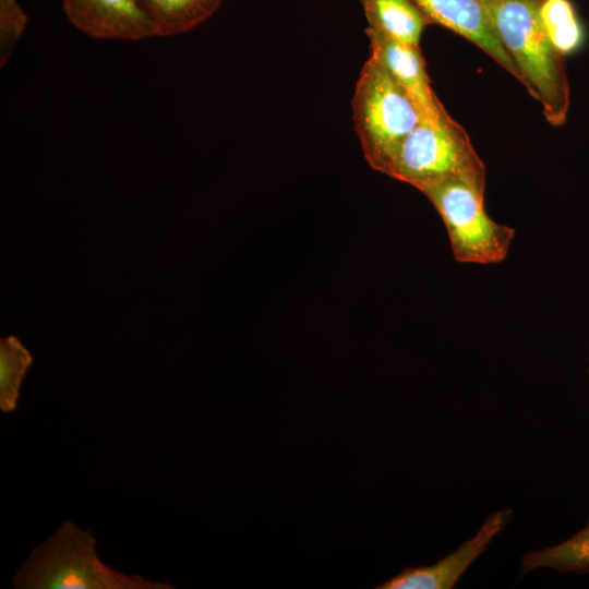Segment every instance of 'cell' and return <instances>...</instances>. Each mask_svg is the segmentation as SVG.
Masks as SVG:
<instances>
[{"label":"cell","mask_w":589,"mask_h":589,"mask_svg":"<svg viewBox=\"0 0 589 589\" xmlns=\"http://www.w3.org/2000/svg\"><path fill=\"white\" fill-rule=\"evenodd\" d=\"M482 1L522 85L541 104L550 124H564L570 103L569 84L564 56L551 44L539 16L542 0Z\"/></svg>","instance_id":"6da1fadb"},{"label":"cell","mask_w":589,"mask_h":589,"mask_svg":"<svg viewBox=\"0 0 589 589\" xmlns=\"http://www.w3.org/2000/svg\"><path fill=\"white\" fill-rule=\"evenodd\" d=\"M89 529L65 520L36 545L13 577L20 589H171L168 582L125 575L104 564Z\"/></svg>","instance_id":"7a4b0ae2"},{"label":"cell","mask_w":589,"mask_h":589,"mask_svg":"<svg viewBox=\"0 0 589 589\" xmlns=\"http://www.w3.org/2000/svg\"><path fill=\"white\" fill-rule=\"evenodd\" d=\"M356 132L369 164L388 173L422 113L407 89L375 59L363 64L352 101Z\"/></svg>","instance_id":"3957f363"},{"label":"cell","mask_w":589,"mask_h":589,"mask_svg":"<svg viewBox=\"0 0 589 589\" xmlns=\"http://www.w3.org/2000/svg\"><path fill=\"white\" fill-rule=\"evenodd\" d=\"M387 175L421 192L453 179L486 180L485 167L468 134L447 111L438 119L420 118Z\"/></svg>","instance_id":"277c9868"},{"label":"cell","mask_w":589,"mask_h":589,"mask_svg":"<svg viewBox=\"0 0 589 589\" xmlns=\"http://www.w3.org/2000/svg\"><path fill=\"white\" fill-rule=\"evenodd\" d=\"M485 181L453 179L422 191L442 218L459 263L498 264L507 257L515 237L514 228L485 212Z\"/></svg>","instance_id":"5b68a950"},{"label":"cell","mask_w":589,"mask_h":589,"mask_svg":"<svg viewBox=\"0 0 589 589\" xmlns=\"http://www.w3.org/2000/svg\"><path fill=\"white\" fill-rule=\"evenodd\" d=\"M513 518L510 508L490 514L456 550L429 566L405 567L375 589H452Z\"/></svg>","instance_id":"8992f818"},{"label":"cell","mask_w":589,"mask_h":589,"mask_svg":"<svg viewBox=\"0 0 589 589\" xmlns=\"http://www.w3.org/2000/svg\"><path fill=\"white\" fill-rule=\"evenodd\" d=\"M72 25L91 37L140 40L156 28L140 0H62Z\"/></svg>","instance_id":"52a82bcc"},{"label":"cell","mask_w":589,"mask_h":589,"mask_svg":"<svg viewBox=\"0 0 589 589\" xmlns=\"http://www.w3.org/2000/svg\"><path fill=\"white\" fill-rule=\"evenodd\" d=\"M429 17L488 53L522 84V77L501 43L482 0H412Z\"/></svg>","instance_id":"ba28073f"},{"label":"cell","mask_w":589,"mask_h":589,"mask_svg":"<svg viewBox=\"0 0 589 589\" xmlns=\"http://www.w3.org/2000/svg\"><path fill=\"white\" fill-rule=\"evenodd\" d=\"M365 34L370 41V57L407 89L422 117L438 119L446 112L431 87L419 46L405 44L368 27Z\"/></svg>","instance_id":"9c48e42d"},{"label":"cell","mask_w":589,"mask_h":589,"mask_svg":"<svg viewBox=\"0 0 589 589\" xmlns=\"http://www.w3.org/2000/svg\"><path fill=\"white\" fill-rule=\"evenodd\" d=\"M368 28L408 45L419 46L429 17L412 0H359Z\"/></svg>","instance_id":"30bf717a"},{"label":"cell","mask_w":589,"mask_h":589,"mask_svg":"<svg viewBox=\"0 0 589 589\" xmlns=\"http://www.w3.org/2000/svg\"><path fill=\"white\" fill-rule=\"evenodd\" d=\"M560 574H589V513L584 528L554 545L525 553L520 561L518 578L540 569Z\"/></svg>","instance_id":"8fae6325"},{"label":"cell","mask_w":589,"mask_h":589,"mask_svg":"<svg viewBox=\"0 0 589 589\" xmlns=\"http://www.w3.org/2000/svg\"><path fill=\"white\" fill-rule=\"evenodd\" d=\"M156 28V36L188 32L209 19L223 0H140Z\"/></svg>","instance_id":"7c38bea8"},{"label":"cell","mask_w":589,"mask_h":589,"mask_svg":"<svg viewBox=\"0 0 589 589\" xmlns=\"http://www.w3.org/2000/svg\"><path fill=\"white\" fill-rule=\"evenodd\" d=\"M539 16L546 36L561 55H569L581 46L582 27L568 0H542Z\"/></svg>","instance_id":"4fadbf2b"},{"label":"cell","mask_w":589,"mask_h":589,"mask_svg":"<svg viewBox=\"0 0 589 589\" xmlns=\"http://www.w3.org/2000/svg\"><path fill=\"white\" fill-rule=\"evenodd\" d=\"M33 358L15 337L0 340V409L4 413L16 408L22 380Z\"/></svg>","instance_id":"5bb4252c"},{"label":"cell","mask_w":589,"mask_h":589,"mask_svg":"<svg viewBox=\"0 0 589 589\" xmlns=\"http://www.w3.org/2000/svg\"><path fill=\"white\" fill-rule=\"evenodd\" d=\"M27 16L17 0H0V67L3 68L20 40Z\"/></svg>","instance_id":"9a60e30c"},{"label":"cell","mask_w":589,"mask_h":589,"mask_svg":"<svg viewBox=\"0 0 589 589\" xmlns=\"http://www.w3.org/2000/svg\"><path fill=\"white\" fill-rule=\"evenodd\" d=\"M588 376H589V354H588Z\"/></svg>","instance_id":"2e32d148"}]
</instances>
